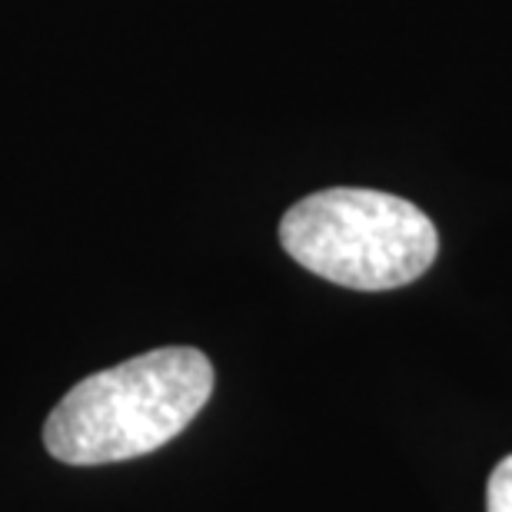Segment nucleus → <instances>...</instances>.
Masks as SVG:
<instances>
[{
    "label": "nucleus",
    "mask_w": 512,
    "mask_h": 512,
    "mask_svg": "<svg viewBox=\"0 0 512 512\" xmlns=\"http://www.w3.org/2000/svg\"><path fill=\"white\" fill-rule=\"evenodd\" d=\"M210 393L213 366L200 350H150L70 389L47 416L44 446L70 466L147 456L180 436Z\"/></svg>",
    "instance_id": "obj_1"
},
{
    "label": "nucleus",
    "mask_w": 512,
    "mask_h": 512,
    "mask_svg": "<svg viewBox=\"0 0 512 512\" xmlns=\"http://www.w3.org/2000/svg\"><path fill=\"white\" fill-rule=\"evenodd\" d=\"M280 243L303 270L350 290H396L436 260L433 220L403 197L336 187L286 210Z\"/></svg>",
    "instance_id": "obj_2"
},
{
    "label": "nucleus",
    "mask_w": 512,
    "mask_h": 512,
    "mask_svg": "<svg viewBox=\"0 0 512 512\" xmlns=\"http://www.w3.org/2000/svg\"><path fill=\"white\" fill-rule=\"evenodd\" d=\"M486 512H512V456H506L489 476L486 489Z\"/></svg>",
    "instance_id": "obj_3"
}]
</instances>
